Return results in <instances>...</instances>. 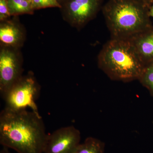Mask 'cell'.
Listing matches in <instances>:
<instances>
[{
  "label": "cell",
  "mask_w": 153,
  "mask_h": 153,
  "mask_svg": "<svg viewBox=\"0 0 153 153\" xmlns=\"http://www.w3.org/2000/svg\"><path fill=\"white\" fill-rule=\"evenodd\" d=\"M48 135L39 113L4 108L0 113V144L18 153H44Z\"/></svg>",
  "instance_id": "cell-1"
},
{
  "label": "cell",
  "mask_w": 153,
  "mask_h": 153,
  "mask_svg": "<svg viewBox=\"0 0 153 153\" xmlns=\"http://www.w3.org/2000/svg\"><path fill=\"white\" fill-rule=\"evenodd\" d=\"M149 8L132 0H109L102 10L111 38L127 40L152 27Z\"/></svg>",
  "instance_id": "cell-2"
},
{
  "label": "cell",
  "mask_w": 153,
  "mask_h": 153,
  "mask_svg": "<svg viewBox=\"0 0 153 153\" xmlns=\"http://www.w3.org/2000/svg\"><path fill=\"white\" fill-rule=\"evenodd\" d=\"M98 67L111 79L138 80L145 65L128 40L114 39L104 44L98 56Z\"/></svg>",
  "instance_id": "cell-3"
},
{
  "label": "cell",
  "mask_w": 153,
  "mask_h": 153,
  "mask_svg": "<svg viewBox=\"0 0 153 153\" xmlns=\"http://www.w3.org/2000/svg\"><path fill=\"white\" fill-rule=\"evenodd\" d=\"M40 92V88L34 77L22 76L2 97L4 100V108L15 111L30 108L39 113L36 101Z\"/></svg>",
  "instance_id": "cell-4"
},
{
  "label": "cell",
  "mask_w": 153,
  "mask_h": 153,
  "mask_svg": "<svg viewBox=\"0 0 153 153\" xmlns=\"http://www.w3.org/2000/svg\"><path fill=\"white\" fill-rule=\"evenodd\" d=\"M80 140V131L74 126L60 128L48 135L44 153H74Z\"/></svg>",
  "instance_id": "cell-5"
},
{
  "label": "cell",
  "mask_w": 153,
  "mask_h": 153,
  "mask_svg": "<svg viewBox=\"0 0 153 153\" xmlns=\"http://www.w3.org/2000/svg\"><path fill=\"white\" fill-rule=\"evenodd\" d=\"M102 5V0H68L67 18L72 25L81 27L96 16Z\"/></svg>",
  "instance_id": "cell-6"
},
{
  "label": "cell",
  "mask_w": 153,
  "mask_h": 153,
  "mask_svg": "<svg viewBox=\"0 0 153 153\" xmlns=\"http://www.w3.org/2000/svg\"><path fill=\"white\" fill-rule=\"evenodd\" d=\"M21 67L16 56L8 50H2L0 54V92L2 97L21 76Z\"/></svg>",
  "instance_id": "cell-7"
},
{
  "label": "cell",
  "mask_w": 153,
  "mask_h": 153,
  "mask_svg": "<svg viewBox=\"0 0 153 153\" xmlns=\"http://www.w3.org/2000/svg\"><path fill=\"white\" fill-rule=\"evenodd\" d=\"M127 40L145 65L153 61V27Z\"/></svg>",
  "instance_id": "cell-8"
},
{
  "label": "cell",
  "mask_w": 153,
  "mask_h": 153,
  "mask_svg": "<svg viewBox=\"0 0 153 153\" xmlns=\"http://www.w3.org/2000/svg\"><path fill=\"white\" fill-rule=\"evenodd\" d=\"M22 37L19 28L11 24H6L0 28V40L4 44L13 45L17 44Z\"/></svg>",
  "instance_id": "cell-9"
},
{
  "label": "cell",
  "mask_w": 153,
  "mask_h": 153,
  "mask_svg": "<svg viewBox=\"0 0 153 153\" xmlns=\"http://www.w3.org/2000/svg\"><path fill=\"white\" fill-rule=\"evenodd\" d=\"M74 153H105V145L98 139L88 137L80 143Z\"/></svg>",
  "instance_id": "cell-10"
},
{
  "label": "cell",
  "mask_w": 153,
  "mask_h": 153,
  "mask_svg": "<svg viewBox=\"0 0 153 153\" xmlns=\"http://www.w3.org/2000/svg\"><path fill=\"white\" fill-rule=\"evenodd\" d=\"M7 2L11 15L29 13L33 9L32 4L27 0H8Z\"/></svg>",
  "instance_id": "cell-11"
},
{
  "label": "cell",
  "mask_w": 153,
  "mask_h": 153,
  "mask_svg": "<svg viewBox=\"0 0 153 153\" xmlns=\"http://www.w3.org/2000/svg\"><path fill=\"white\" fill-rule=\"evenodd\" d=\"M138 80L153 96V60L145 65Z\"/></svg>",
  "instance_id": "cell-12"
},
{
  "label": "cell",
  "mask_w": 153,
  "mask_h": 153,
  "mask_svg": "<svg viewBox=\"0 0 153 153\" xmlns=\"http://www.w3.org/2000/svg\"><path fill=\"white\" fill-rule=\"evenodd\" d=\"M32 6L33 9H39L49 7H60V4L57 0H33Z\"/></svg>",
  "instance_id": "cell-13"
},
{
  "label": "cell",
  "mask_w": 153,
  "mask_h": 153,
  "mask_svg": "<svg viewBox=\"0 0 153 153\" xmlns=\"http://www.w3.org/2000/svg\"><path fill=\"white\" fill-rule=\"evenodd\" d=\"M10 14L7 2L6 0H0V18L1 20L6 19Z\"/></svg>",
  "instance_id": "cell-14"
},
{
  "label": "cell",
  "mask_w": 153,
  "mask_h": 153,
  "mask_svg": "<svg viewBox=\"0 0 153 153\" xmlns=\"http://www.w3.org/2000/svg\"><path fill=\"white\" fill-rule=\"evenodd\" d=\"M132 1L140 3L149 8L153 4V0H132Z\"/></svg>",
  "instance_id": "cell-15"
},
{
  "label": "cell",
  "mask_w": 153,
  "mask_h": 153,
  "mask_svg": "<svg viewBox=\"0 0 153 153\" xmlns=\"http://www.w3.org/2000/svg\"><path fill=\"white\" fill-rule=\"evenodd\" d=\"M9 149L8 148L3 146L1 149L0 151V153H11L9 151Z\"/></svg>",
  "instance_id": "cell-16"
},
{
  "label": "cell",
  "mask_w": 153,
  "mask_h": 153,
  "mask_svg": "<svg viewBox=\"0 0 153 153\" xmlns=\"http://www.w3.org/2000/svg\"><path fill=\"white\" fill-rule=\"evenodd\" d=\"M149 13L150 18H153V4L149 8Z\"/></svg>",
  "instance_id": "cell-17"
},
{
  "label": "cell",
  "mask_w": 153,
  "mask_h": 153,
  "mask_svg": "<svg viewBox=\"0 0 153 153\" xmlns=\"http://www.w3.org/2000/svg\"><path fill=\"white\" fill-rule=\"evenodd\" d=\"M27 1H29V2L31 3V4H32V1H33V0H27Z\"/></svg>",
  "instance_id": "cell-18"
}]
</instances>
